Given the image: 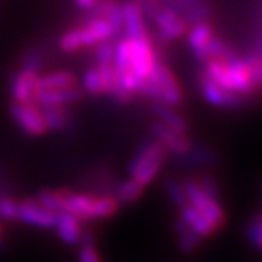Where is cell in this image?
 Returning a JSON list of instances; mask_svg holds the SVG:
<instances>
[{
	"label": "cell",
	"instance_id": "cell-1",
	"mask_svg": "<svg viewBox=\"0 0 262 262\" xmlns=\"http://www.w3.org/2000/svg\"><path fill=\"white\" fill-rule=\"evenodd\" d=\"M166 154L167 150L158 139L144 144L136 152L135 158L128 164L129 177L139 182L142 186L148 185L158 176L166 160Z\"/></svg>",
	"mask_w": 262,
	"mask_h": 262
},
{
	"label": "cell",
	"instance_id": "cell-2",
	"mask_svg": "<svg viewBox=\"0 0 262 262\" xmlns=\"http://www.w3.org/2000/svg\"><path fill=\"white\" fill-rule=\"evenodd\" d=\"M147 79H150L161 93V103L169 106H180L183 103V90L176 78L172 70L167 67L160 57L155 60L152 71L148 73Z\"/></svg>",
	"mask_w": 262,
	"mask_h": 262
},
{
	"label": "cell",
	"instance_id": "cell-3",
	"mask_svg": "<svg viewBox=\"0 0 262 262\" xmlns=\"http://www.w3.org/2000/svg\"><path fill=\"white\" fill-rule=\"evenodd\" d=\"M10 114L16 125L19 126L27 136L36 138L48 133L46 123L41 116V109L35 103H16L10 104Z\"/></svg>",
	"mask_w": 262,
	"mask_h": 262
},
{
	"label": "cell",
	"instance_id": "cell-4",
	"mask_svg": "<svg viewBox=\"0 0 262 262\" xmlns=\"http://www.w3.org/2000/svg\"><path fill=\"white\" fill-rule=\"evenodd\" d=\"M128 40L129 48V70L135 76L145 79L148 73L152 71L155 60L158 59L157 55V45H154L152 36L144 40Z\"/></svg>",
	"mask_w": 262,
	"mask_h": 262
},
{
	"label": "cell",
	"instance_id": "cell-5",
	"mask_svg": "<svg viewBox=\"0 0 262 262\" xmlns=\"http://www.w3.org/2000/svg\"><path fill=\"white\" fill-rule=\"evenodd\" d=\"M152 21L157 26V41L161 45H167L172 40L182 38L190 29V26L185 23L180 14L167 7H163Z\"/></svg>",
	"mask_w": 262,
	"mask_h": 262
},
{
	"label": "cell",
	"instance_id": "cell-6",
	"mask_svg": "<svg viewBox=\"0 0 262 262\" xmlns=\"http://www.w3.org/2000/svg\"><path fill=\"white\" fill-rule=\"evenodd\" d=\"M198 78H199V85H201V90H202V95L205 97V100H207L210 104H213L216 107L235 109L243 103V100H245L243 97H240L238 93L220 87L210 78V74L205 71V68L199 70Z\"/></svg>",
	"mask_w": 262,
	"mask_h": 262
},
{
	"label": "cell",
	"instance_id": "cell-7",
	"mask_svg": "<svg viewBox=\"0 0 262 262\" xmlns=\"http://www.w3.org/2000/svg\"><path fill=\"white\" fill-rule=\"evenodd\" d=\"M55 220H57V213L43 207V205L32 198L23 199L17 202V212H16V221H23L30 226L36 228H54Z\"/></svg>",
	"mask_w": 262,
	"mask_h": 262
},
{
	"label": "cell",
	"instance_id": "cell-8",
	"mask_svg": "<svg viewBox=\"0 0 262 262\" xmlns=\"http://www.w3.org/2000/svg\"><path fill=\"white\" fill-rule=\"evenodd\" d=\"M38 73L32 70H21L11 81V97L16 103H35L38 95ZM36 104V103H35Z\"/></svg>",
	"mask_w": 262,
	"mask_h": 262
},
{
	"label": "cell",
	"instance_id": "cell-9",
	"mask_svg": "<svg viewBox=\"0 0 262 262\" xmlns=\"http://www.w3.org/2000/svg\"><path fill=\"white\" fill-rule=\"evenodd\" d=\"M123 10V32L125 38L129 40H144L150 38L145 23H144V14L141 11V7L138 0H126L122 4Z\"/></svg>",
	"mask_w": 262,
	"mask_h": 262
},
{
	"label": "cell",
	"instance_id": "cell-10",
	"mask_svg": "<svg viewBox=\"0 0 262 262\" xmlns=\"http://www.w3.org/2000/svg\"><path fill=\"white\" fill-rule=\"evenodd\" d=\"M150 128L155 138L164 145L167 152H172L179 157H183L191 148V142L185 133H179V131L163 125L161 122L152 123Z\"/></svg>",
	"mask_w": 262,
	"mask_h": 262
},
{
	"label": "cell",
	"instance_id": "cell-11",
	"mask_svg": "<svg viewBox=\"0 0 262 262\" xmlns=\"http://www.w3.org/2000/svg\"><path fill=\"white\" fill-rule=\"evenodd\" d=\"M84 97V90L78 85L67 87V89H41L38 90L35 103L40 107L54 106V104H73L81 101Z\"/></svg>",
	"mask_w": 262,
	"mask_h": 262
},
{
	"label": "cell",
	"instance_id": "cell-12",
	"mask_svg": "<svg viewBox=\"0 0 262 262\" xmlns=\"http://www.w3.org/2000/svg\"><path fill=\"white\" fill-rule=\"evenodd\" d=\"M54 228L57 229L59 237L65 243H68V245H76V243L81 242V237H82L81 220H78L74 215L68 212H59Z\"/></svg>",
	"mask_w": 262,
	"mask_h": 262
},
{
	"label": "cell",
	"instance_id": "cell-13",
	"mask_svg": "<svg viewBox=\"0 0 262 262\" xmlns=\"http://www.w3.org/2000/svg\"><path fill=\"white\" fill-rule=\"evenodd\" d=\"M180 220L188 226L190 229H193L201 238L204 237H210L213 232H216L213 229L212 224L205 220L191 204H186L183 205V207L180 209Z\"/></svg>",
	"mask_w": 262,
	"mask_h": 262
},
{
	"label": "cell",
	"instance_id": "cell-14",
	"mask_svg": "<svg viewBox=\"0 0 262 262\" xmlns=\"http://www.w3.org/2000/svg\"><path fill=\"white\" fill-rule=\"evenodd\" d=\"M152 111L163 125L179 131V133H185V135L188 133V122H186L179 112H176L172 106L164 104L161 101H155L152 106Z\"/></svg>",
	"mask_w": 262,
	"mask_h": 262
},
{
	"label": "cell",
	"instance_id": "cell-15",
	"mask_svg": "<svg viewBox=\"0 0 262 262\" xmlns=\"http://www.w3.org/2000/svg\"><path fill=\"white\" fill-rule=\"evenodd\" d=\"M41 116H43L48 131H62L71 122V116H70V111H68L67 104L43 106Z\"/></svg>",
	"mask_w": 262,
	"mask_h": 262
},
{
	"label": "cell",
	"instance_id": "cell-16",
	"mask_svg": "<svg viewBox=\"0 0 262 262\" xmlns=\"http://www.w3.org/2000/svg\"><path fill=\"white\" fill-rule=\"evenodd\" d=\"M120 209V202L116 199V196L111 194H95L90 209L87 213V221L90 220H101V218H109L114 213H117V210Z\"/></svg>",
	"mask_w": 262,
	"mask_h": 262
},
{
	"label": "cell",
	"instance_id": "cell-17",
	"mask_svg": "<svg viewBox=\"0 0 262 262\" xmlns=\"http://www.w3.org/2000/svg\"><path fill=\"white\" fill-rule=\"evenodd\" d=\"M76 76L73 73L65 71V70H59V71H52L48 74H43V76H38V87L41 89H67V87H73L76 85Z\"/></svg>",
	"mask_w": 262,
	"mask_h": 262
},
{
	"label": "cell",
	"instance_id": "cell-18",
	"mask_svg": "<svg viewBox=\"0 0 262 262\" xmlns=\"http://www.w3.org/2000/svg\"><path fill=\"white\" fill-rule=\"evenodd\" d=\"M190 27L191 29H188V32H186L188 33V36H186V43H188L191 51L202 48L215 35L213 27L209 21H201V23H196Z\"/></svg>",
	"mask_w": 262,
	"mask_h": 262
},
{
	"label": "cell",
	"instance_id": "cell-19",
	"mask_svg": "<svg viewBox=\"0 0 262 262\" xmlns=\"http://www.w3.org/2000/svg\"><path fill=\"white\" fill-rule=\"evenodd\" d=\"M71 190L68 188H59V190H41L36 196V201H38L43 207L59 213L62 212V207H63V201L65 198L70 194Z\"/></svg>",
	"mask_w": 262,
	"mask_h": 262
},
{
	"label": "cell",
	"instance_id": "cell-20",
	"mask_svg": "<svg viewBox=\"0 0 262 262\" xmlns=\"http://www.w3.org/2000/svg\"><path fill=\"white\" fill-rule=\"evenodd\" d=\"M142 191H144V186L135 179L129 177L126 182L120 183L116 188V199L120 204H133L142 196Z\"/></svg>",
	"mask_w": 262,
	"mask_h": 262
},
{
	"label": "cell",
	"instance_id": "cell-21",
	"mask_svg": "<svg viewBox=\"0 0 262 262\" xmlns=\"http://www.w3.org/2000/svg\"><path fill=\"white\" fill-rule=\"evenodd\" d=\"M245 62L248 65V71H250V78H251V84L254 87L256 92H259L260 89V82H262V62H260V51L259 46L256 48V51L250 52Z\"/></svg>",
	"mask_w": 262,
	"mask_h": 262
},
{
	"label": "cell",
	"instance_id": "cell-22",
	"mask_svg": "<svg viewBox=\"0 0 262 262\" xmlns=\"http://www.w3.org/2000/svg\"><path fill=\"white\" fill-rule=\"evenodd\" d=\"M82 87L84 90L89 93V95H103V87H101V78H100V71L98 67H92L85 71L84 74V81H82Z\"/></svg>",
	"mask_w": 262,
	"mask_h": 262
},
{
	"label": "cell",
	"instance_id": "cell-23",
	"mask_svg": "<svg viewBox=\"0 0 262 262\" xmlns=\"http://www.w3.org/2000/svg\"><path fill=\"white\" fill-rule=\"evenodd\" d=\"M114 43L111 40H103L95 45V51H93V60L95 65H111L114 60Z\"/></svg>",
	"mask_w": 262,
	"mask_h": 262
},
{
	"label": "cell",
	"instance_id": "cell-24",
	"mask_svg": "<svg viewBox=\"0 0 262 262\" xmlns=\"http://www.w3.org/2000/svg\"><path fill=\"white\" fill-rule=\"evenodd\" d=\"M60 49L63 52H76L79 51L81 48H84L82 45V36H81V30H79V26L74 27L68 32H65L60 38V43H59Z\"/></svg>",
	"mask_w": 262,
	"mask_h": 262
},
{
	"label": "cell",
	"instance_id": "cell-25",
	"mask_svg": "<svg viewBox=\"0 0 262 262\" xmlns=\"http://www.w3.org/2000/svg\"><path fill=\"white\" fill-rule=\"evenodd\" d=\"M164 188H166L167 196L171 198V201L177 205L179 209H182L183 205L188 204V199H186V194L183 191V186L180 182H177L174 179H167L164 183Z\"/></svg>",
	"mask_w": 262,
	"mask_h": 262
},
{
	"label": "cell",
	"instance_id": "cell-26",
	"mask_svg": "<svg viewBox=\"0 0 262 262\" xmlns=\"http://www.w3.org/2000/svg\"><path fill=\"white\" fill-rule=\"evenodd\" d=\"M81 240H84V243L79 251V262H101L98 251L93 247V238L90 232H82Z\"/></svg>",
	"mask_w": 262,
	"mask_h": 262
},
{
	"label": "cell",
	"instance_id": "cell-27",
	"mask_svg": "<svg viewBox=\"0 0 262 262\" xmlns=\"http://www.w3.org/2000/svg\"><path fill=\"white\" fill-rule=\"evenodd\" d=\"M179 235H180V238H179V248H180V251H183V253H191V251H194L199 247L201 237L193 229L188 228L185 232H182Z\"/></svg>",
	"mask_w": 262,
	"mask_h": 262
},
{
	"label": "cell",
	"instance_id": "cell-28",
	"mask_svg": "<svg viewBox=\"0 0 262 262\" xmlns=\"http://www.w3.org/2000/svg\"><path fill=\"white\" fill-rule=\"evenodd\" d=\"M247 237H248L250 243H253V247L256 250H260V245H262V221H260L259 213L250 221L248 228H247Z\"/></svg>",
	"mask_w": 262,
	"mask_h": 262
},
{
	"label": "cell",
	"instance_id": "cell-29",
	"mask_svg": "<svg viewBox=\"0 0 262 262\" xmlns=\"http://www.w3.org/2000/svg\"><path fill=\"white\" fill-rule=\"evenodd\" d=\"M100 71V78H101V87H103V95H111L112 92V84L116 79V71L114 67L111 65H97Z\"/></svg>",
	"mask_w": 262,
	"mask_h": 262
},
{
	"label": "cell",
	"instance_id": "cell-30",
	"mask_svg": "<svg viewBox=\"0 0 262 262\" xmlns=\"http://www.w3.org/2000/svg\"><path fill=\"white\" fill-rule=\"evenodd\" d=\"M111 95L114 97L119 103L122 104H128L135 100V95L136 93L135 92H131L129 89H126L120 81L114 79V84H112V92H111Z\"/></svg>",
	"mask_w": 262,
	"mask_h": 262
},
{
	"label": "cell",
	"instance_id": "cell-31",
	"mask_svg": "<svg viewBox=\"0 0 262 262\" xmlns=\"http://www.w3.org/2000/svg\"><path fill=\"white\" fill-rule=\"evenodd\" d=\"M198 182H199V186H201V190L204 191L205 196H209V198H212V199L220 201V191H218L216 180H215L210 174L202 176L201 179H198Z\"/></svg>",
	"mask_w": 262,
	"mask_h": 262
},
{
	"label": "cell",
	"instance_id": "cell-32",
	"mask_svg": "<svg viewBox=\"0 0 262 262\" xmlns=\"http://www.w3.org/2000/svg\"><path fill=\"white\" fill-rule=\"evenodd\" d=\"M16 212H17V202L8 196L0 198V218L7 221H16Z\"/></svg>",
	"mask_w": 262,
	"mask_h": 262
},
{
	"label": "cell",
	"instance_id": "cell-33",
	"mask_svg": "<svg viewBox=\"0 0 262 262\" xmlns=\"http://www.w3.org/2000/svg\"><path fill=\"white\" fill-rule=\"evenodd\" d=\"M106 19L111 23L112 27H114V30H116L117 35L123 32V10H122V4L120 2L107 13Z\"/></svg>",
	"mask_w": 262,
	"mask_h": 262
},
{
	"label": "cell",
	"instance_id": "cell-34",
	"mask_svg": "<svg viewBox=\"0 0 262 262\" xmlns=\"http://www.w3.org/2000/svg\"><path fill=\"white\" fill-rule=\"evenodd\" d=\"M138 4L141 7L144 17H148V19H154L157 13L164 7L160 0H138Z\"/></svg>",
	"mask_w": 262,
	"mask_h": 262
},
{
	"label": "cell",
	"instance_id": "cell-35",
	"mask_svg": "<svg viewBox=\"0 0 262 262\" xmlns=\"http://www.w3.org/2000/svg\"><path fill=\"white\" fill-rule=\"evenodd\" d=\"M40 65H41V54L38 51H32L30 54H27L23 68L24 70H32V71H38Z\"/></svg>",
	"mask_w": 262,
	"mask_h": 262
},
{
	"label": "cell",
	"instance_id": "cell-36",
	"mask_svg": "<svg viewBox=\"0 0 262 262\" xmlns=\"http://www.w3.org/2000/svg\"><path fill=\"white\" fill-rule=\"evenodd\" d=\"M74 4L82 10H90L93 5L97 4V0H74Z\"/></svg>",
	"mask_w": 262,
	"mask_h": 262
},
{
	"label": "cell",
	"instance_id": "cell-37",
	"mask_svg": "<svg viewBox=\"0 0 262 262\" xmlns=\"http://www.w3.org/2000/svg\"><path fill=\"white\" fill-rule=\"evenodd\" d=\"M5 247V234H4V228H2V224H0V251L4 250Z\"/></svg>",
	"mask_w": 262,
	"mask_h": 262
}]
</instances>
